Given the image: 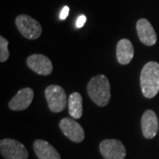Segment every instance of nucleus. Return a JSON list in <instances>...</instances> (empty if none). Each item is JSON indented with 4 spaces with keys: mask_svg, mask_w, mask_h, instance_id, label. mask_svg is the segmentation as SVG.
Listing matches in <instances>:
<instances>
[{
    "mask_svg": "<svg viewBox=\"0 0 159 159\" xmlns=\"http://www.w3.org/2000/svg\"><path fill=\"white\" fill-rule=\"evenodd\" d=\"M141 88L143 96L153 98L159 92V64L155 61L147 63L141 73Z\"/></svg>",
    "mask_w": 159,
    "mask_h": 159,
    "instance_id": "f257e3e1",
    "label": "nucleus"
},
{
    "mask_svg": "<svg viewBox=\"0 0 159 159\" xmlns=\"http://www.w3.org/2000/svg\"><path fill=\"white\" fill-rule=\"evenodd\" d=\"M88 93L91 100L100 107L106 106L111 99V86L105 75L93 77L88 84Z\"/></svg>",
    "mask_w": 159,
    "mask_h": 159,
    "instance_id": "f03ea898",
    "label": "nucleus"
},
{
    "mask_svg": "<svg viewBox=\"0 0 159 159\" xmlns=\"http://www.w3.org/2000/svg\"><path fill=\"white\" fill-rule=\"evenodd\" d=\"M45 97L49 108L52 112H60L66 107V94L60 86L51 85L47 87L45 89Z\"/></svg>",
    "mask_w": 159,
    "mask_h": 159,
    "instance_id": "7ed1b4c3",
    "label": "nucleus"
},
{
    "mask_svg": "<svg viewBox=\"0 0 159 159\" xmlns=\"http://www.w3.org/2000/svg\"><path fill=\"white\" fill-rule=\"evenodd\" d=\"M15 24L20 34L27 39H37L42 34L41 24L29 15H19L15 20Z\"/></svg>",
    "mask_w": 159,
    "mask_h": 159,
    "instance_id": "20e7f679",
    "label": "nucleus"
},
{
    "mask_svg": "<svg viewBox=\"0 0 159 159\" xmlns=\"http://www.w3.org/2000/svg\"><path fill=\"white\" fill-rule=\"evenodd\" d=\"M0 151L6 159H28L29 152L22 143L13 139H4L0 142Z\"/></svg>",
    "mask_w": 159,
    "mask_h": 159,
    "instance_id": "39448f33",
    "label": "nucleus"
},
{
    "mask_svg": "<svg viewBox=\"0 0 159 159\" xmlns=\"http://www.w3.org/2000/svg\"><path fill=\"white\" fill-rule=\"evenodd\" d=\"M100 152L104 159H125L126 151L123 143L115 139L104 140L100 143Z\"/></svg>",
    "mask_w": 159,
    "mask_h": 159,
    "instance_id": "423d86ee",
    "label": "nucleus"
},
{
    "mask_svg": "<svg viewBox=\"0 0 159 159\" xmlns=\"http://www.w3.org/2000/svg\"><path fill=\"white\" fill-rule=\"evenodd\" d=\"M59 127L63 134L72 142H81L84 140V130L78 122L74 119L65 118L59 123Z\"/></svg>",
    "mask_w": 159,
    "mask_h": 159,
    "instance_id": "0eeeda50",
    "label": "nucleus"
},
{
    "mask_svg": "<svg viewBox=\"0 0 159 159\" xmlns=\"http://www.w3.org/2000/svg\"><path fill=\"white\" fill-rule=\"evenodd\" d=\"M27 65L34 73L41 75H49L53 70L50 58L42 54H33L29 56L27 59Z\"/></svg>",
    "mask_w": 159,
    "mask_h": 159,
    "instance_id": "6e6552de",
    "label": "nucleus"
},
{
    "mask_svg": "<svg viewBox=\"0 0 159 159\" xmlns=\"http://www.w3.org/2000/svg\"><path fill=\"white\" fill-rule=\"evenodd\" d=\"M138 36L142 43L147 46H153L157 43V34L152 25L146 19H140L136 23Z\"/></svg>",
    "mask_w": 159,
    "mask_h": 159,
    "instance_id": "1a4fd4ad",
    "label": "nucleus"
},
{
    "mask_svg": "<svg viewBox=\"0 0 159 159\" xmlns=\"http://www.w3.org/2000/svg\"><path fill=\"white\" fill-rule=\"evenodd\" d=\"M34 98V90L30 88H24L18 91L9 102V108L12 111H23L29 108Z\"/></svg>",
    "mask_w": 159,
    "mask_h": 159,
    "instance_id": "9d476101",
    "label": "nucleus"
},
{
    "mask_svg": "<svg viewBox=\"0 0 159 159\" xmlns=\"http://www.w3.org/2000/svg\"><path fill=\"white\" fill-rule=\"evenodd\" d=\"M142 130L143 136L152 139L157 135L158 130V119L155 111L147 110L142 118Z\"/></svg>",
    "mask_w": 159,
    "mask_h": 159,
    "instance_id": "9b49d317",
    "label": "nucleus"
},
{
    "mask_svg": "<svg viewBox=\"0 0 159 159\" xmlns=\"http://www.w3.org/2000/svg\"><path fill=\"white\" fill-rule=\"evenodd\" d=\"M34 150L39 159H61L57 149L43 140H36L34 142Z\"/></svg>",
    "mask_w": 159,
    "mask_h": 159,
    "instance_id": "f8f14e48",
    "label": "nucleus"
},
{
    "mask_svg": "<svg viewBox=\"0 0 159 159\" xmlns=\"http://www.w3.org/2000/svg\"><path fill=\"white\" fill-rule=\"evenodd\" d=\"M134 54V46L128 39H121L117 44V59L121 65H127L132 61Z\"/></svg>",
    "mask_w": 159,
    "mask_h": 159,
    "instance_id": "ddd939ff",
    "label": "nucleus"
},
{
    "mask_svg": "<svg viewBox=\"0 0 159 159\" xmlns=\"http://www.w3.org/2000/svg\"><path fill=\"white\" fill-rule=\"evenodd\" d=\"M68 111L70 116L74 119H78L82 116V97L78 92H74L68 98Z\"/></svg>",
    "mask_w": 159,
    "mask_h": 159,
    "instance_id": "4468645a",
    "label": "nucleus"
},
{
    "mask_svg": "<svg viewBox=\"0 0 159 159\" xmlns=\"http://www.w3.org/2000/svg\"><path fill=\"white\" fill-rule=\"evenodd\" d=\"M9 57L8 51V41L4 37L0 36V61L3 63L6 61Z\"/></svg>",
    "mask_w": 159,
    "mask_h": 159,
    "instance_id": "2eb2a0df",
    "label": "nucleus"
},
{
    "mask_svg": "<svg viewBox=\"0 0 159 159\" xmlns=\"http://www.w3.org/2000/svg\"><path fill=\"white\" fill-rule=\"evenodd\" d=\"M86 20H87V18H86L85 15H80L78 17L77 20H76V27L78 29H80L84 26V24L86 23Z\"/></svg>",
    "mask_w": 159,
    "mask_h": 159,
    "instance_id": "dca6fc26",
    "label": "nucleus"
},
{
    "mask_svg": "<svg viewBox=\"0 0 159 159\" xmlns=\"http://www.w3.org/2000/svg\"><path fill=\"white\" fill-rule=\"evenodd\" d=\"M69 10H70V9H69V7L67 6L63 7V9L61 10V11H60V14H59L60 20H66V19L67 18V16H68L69 14Z\"/></svg>",
    "mask_w": 159,
    "mask_h": 159,
    "instance_id": "f3484780",
    "label": "nucleus"
}]
</instances>
